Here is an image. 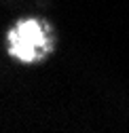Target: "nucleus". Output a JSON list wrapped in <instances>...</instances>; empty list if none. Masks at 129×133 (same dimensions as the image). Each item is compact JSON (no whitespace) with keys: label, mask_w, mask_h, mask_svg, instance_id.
<instances>
[{"label":"nucleus","mask_w":129,"mask_h":133,"mask_svg":"<svg viewBox=\"0 0 129 133\" xmlns=\"http://www.w3.org/2000/svg\"><path fill=\"white\" fill-rule=\"evenodd\" d=\"M49 51H51V44H49V38H47V30L40 21H36V19L19 21L17 28L11 30L9 53L15 59L30 63V61L44 57Z\"/></svg>","instance_id":"obj_1"}]
</instances>
